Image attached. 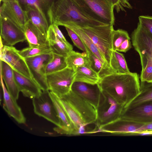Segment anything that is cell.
<instances>
[{
  "label": "cell",
  "instance_id": "1",
  "mask_svg": "<svg viewBox=\"0 0 152 152\" xmlns=\"http://www.w3.org/2000/svg\"><path fill=\"white\" fill-rule=\"evenodd\" d=\"M101 91L104 92L118 103L126 107L139 94L140 77L137 73H113L101 79L97 84Z\"/></svg>",
  "mask_w": 152,
  "mask_h": 152
},
{
  "label": "cell",
  "instance_id": "2",
  "mask_svg": "<svg viewBox=\"0 0 152 152\" xmlns=\"http://www.w3.org/2000/svg\"><path fill=\"white\" fill-rule=\"evenodd\" d=\"M58 99L72 125L73 135L86 133V126L96 123V109L72 90Z\"/></svg>",
  "mask_w": 152,
  "mask_h": 152
},
{
  "label": "cell",
  "instance_id": "3",
  "mask_svg": "<svg viewBox=\"0 0 152 152\" xmlns=\"http://www.w3.org/2000/svg\"><path fill=\"white\" fill-rule=\"evenodd\" d=\"M49 24L79 28L107 25L89 18L72 0H55L47 13Z\"/></svg>",
  "mask_w": 152,
  "mask_h": 152
},
{
  "label": "cell",
  "instance_id": "4",
  "mask_svg": "<svg viewBox=\"0 0 152 152\" xmlns=\"http://www.w3.org/2000/svg\"><path fill=\"white\" fill-rule=\"evenodd\" d=\"M131 39L140 58L141 82H152V35L138 23L131 34Z\"/></svg>",
  "mask_w": 152,
  "mask_h": 152
},
{
  "label": "cell",
  "instance_id": "5",
  "mask_svg": "<svg viewBox=\"0 0 152 152\" xmlns=\"http://www.w3.org/2000/svg\"><path fill=\"white\" fill-rule=\"evenodd\" d=\"M86 15L106 25L113 26L114 7L109 0H72Z\"/></svg>",
  "mask_w": 152,
  "mask_h": 152
},
{
  "label": "cell",
  "instance_id": "6",
  "mask_svg": "<svg viewBox=\"0 0 152 152\" xmlns=\"http://www.w3.org/2000/svg\"><path fill=\"white\" fill-rule=\"evenodd\" d=\"M79 28L90 38L98 48L108 66L110 67L112 34L114 29L113 26L107 25Z\"/></svg>",
  "mask_w": 152,
  "mask_h": 152
},
{
  "label": "cell",
  "instance_id": "7",
  "mask_svg": "<svg viewBox=\"0 0 152 152\" xmlns=\"http://www.w3.org/2000/svg\"><path fill=\"white\" fill-rule=\"evenodd\" d=\"M101 91L100 101L96 109V124L98 128L120 118L124 108L123 105L109 94Z\"/></svg>",
  "mask_w": 152,
  "mask_h": 152
},
{
  "label": "cell",
  "instance_id": "8",
  "mask_svg": "<svg viewBox=\"0 0 152 152\" xmlns=\"http://www.w3.org/2000/svg\"><path fill=\"white\" fill-rule=\"evenodd\" d=\"M75 74L73 68L67 67L62 70L46 75L49 91L58 98H62L71 90Z\"/></svg>",
  "mask_w": 152,
  "mask_h": 152
},
{
  "label": "cell",
  "instance_id": "9",
  "mask_svg": "<svg viewBox=\"0 0 152 152\" xmlns=\"http://www.w3.org/2000/svg\"><path fill=\"white\" fill-rule=\"evenodd\" d=\"M34 113L59 126L60 122L49 90L42 91L39 96L32 99Z\"/></svg>",
  "mask_w": 152,
  "mask_h": 152
},
{
  "label": "cell",
  "instance_id": "10",
  "mask_svg": "<svg viewBox=\"0 0 152 152\" xmlns=\"http://www.w3.org/2000/svg\"><path fill=\"white\" fill-rule=\"evenodd\" d=\"M52 52L25 58L33 79L42 91L49 90L43 67L51 59Z\"/></svg>",
  "mask_w": 152,
  "mask_h": 152
},
{
  "label": "cell",
  "instance_id": "11",
  "mask_svg": "<svg viewBox=\"0 0 152 152\" xmlns=\"http://www.w3.org/2000/svg\"><path fill=\"white\" fill-rule=\"evenodd\" d=\"M98 128L100 132L122 135H132L146 130L145 124L120 118Z\"/></svg>",
  "mask_w": 152,
  "mask_h": 152
},
{
  "label": "cell",
  "instance_id": "12",
  "mask_svg": "<svg viewBox=\"0 0 152 152\" xmlns=\"http://www.w3.org/2000/svg\"><path fill=\"white\" fill-rule=\"evenodd\" d=\"M0 60L7 63L21 74L33 79L25 59L20 54L19 50L13 46L4 45L0 50Z\"/></svg>",
  "mask_w": 152,
  "mask_h": 152
},
{
  "label": "cell",
  "instance_id": "13",
  "mask_svg": "<svg viewBox=\"0 0 152 152\" xmlns=\"http://www.w3.org/2000/svg\"><path fill=\"white\" fill-rule=\"evenodd\" d=\"M0 7V16L6 18L23 30L29 20L26 11L17 0H3Z\"/></svg>",
  "mask_w": 152,
  "mask_h": 152
},
{
  "label": "cell",
  "instance_id": "14",
  "mask_svg": "<svg viewBox=\"0 0 152 152\" xmlns=\"http://www.w3.org/2000/svg\"><path fill=\"white\" fill-rule=\"evenodd\" d=\"M1 39L4 45L13 46L26 40L24 30L7 18L0 16Z\"/></svg>",
  "mask_w": 152,
  "mask_h": 152
},
{
  "label": "cell",
  "instance_id": "15",
  "mask_svg": "<svg viewBox=\"0 0 152 152\" xmlns=\"http://www.w3.org/2000/svg\"><path fill=\"white\" fill-rule=\"evenodd\" d=\"M120 118L142 124L152 123V101L124 108Z\"/></svg>",
  "mask_w": 152,
  "mask_h": 152
},
{
  "label": "cell",
  "instance_id": "16",
  "mask_svg": "<svg viewBox=\"0 0 152 152\" xmlns=\"http://www.w3.org/2000/svg\"><path fill=\"white\" fill-rule=\"evenodd\" d=\"M71 90L96 109L101 95V91L97 84L92 85L82 82H75L72 86Z\"/></svg>",
  "mask_w": 152,
  "mask_h": 152
},
{
  "label": "cell",
  "instance_id": "17",
  "mask_svg": "<svg viewBox=\"0 0 152 152\" xmlns=\"http://www.w3.org/2000/svg\"><path fill=\"white\" fill-rule=\"evenodd\" d=\"M1 75V74H0ZM1 85L3 96V107L8 115L13 118L19 124H25V118L20 107L17 104L16 100L8 92L5 86L2 75H0Z\"/></svg>",
  "mask_w": 152,
  "mask_h": 152
},
{
  "label": "cell",
  "instance_id": "18",
  "mask_svg": "<svg viewBox=\"0 0 152 152\" xmlns=\"http://www.w3.org/2000/svg\"><path fill=\"white\" fill-rule=\"evenodd\" d=\"M15 80L20 92L26 97L32 99L42 91L33 79L28 78L13 69Z\"/></svg>",
  "mask_w": 152,
  "mask_h": 152
},
{
  "label": "cell",
  "instance_id": "19",
  "mask_svg": "<svg viewBox=\"0 0 152 152\" xmlns=\"http://www.w3.org/2000/svg\"><path fill=\"white\" fill-rule=\"evenodd\" d=\"M50 94L53 101L58 116L60 124L54 128V130L62 134L73 135L74 130L68 117L60 103L58 98L52 92Z\"/></svg>",
  "mask_w": 152,
  "mask_h": 152
},
{
  "label": "cell",
  "instance_id": "20",
  "mask_svg": "<svg viewBox=\"0 0 152 152\" xmlns=\"http://www.w3.org/2000/svg\"><path fill=\"white\" fill-rule=\"evenodd\" d=\"M24 31L29 47H41L49 46L47 37L44 35L30 20L26 24Z\"/></svg>",
  "mask_w": 152,
  "mask_h": 152
},
{
  "label": "cell",
  "instance_id": "21",
  "mask_svg": "<svg viewBox=\"0 0 152 152\" xmlns=\"http://www.w3.org/2000/svg\"><path fill=\"white\" fill-rule=\"evenodd\" d=\"M0 74L8 92L14 99L17 100L20 91L15 80L13 69L7 63L1 60H0Z\"/></svg>",
  "mask_w": 152,
  "mask_h": 152
},
{
  "label": "cell",
  "instance_id": "22",
  "mask_svg": "<svg viewBox=\"0 0 152 152\" xmlns=\"http://www.w3.org/2000/svg\"><path fill=\"white\" fill-rule=\"evenodd\" d=\"M47 37L53 53L66 56L73 50L72 45L63 42L53 31L51 25L47 31Z\"/></svg>",
  "mask_w": 152,
  "mask_h": 152
},
{
  "label": "cell",
  "instance_id": "23",
  "mask_svg": "<svg viewBox=\"0 0 152 152\" xmlns=\"http://www.w3.org/2000/svg\"><path fill=\"white\" fill-rule=\"evenodd\" d=\"M131 39L127 31L114 29L112 34V50L126 53L132 47Z\"/></svg>",
  "mask_w": 152,
  "mask_h": 152
},
{
  "label": "cell",
  "instance_id": "24",
  "mask_svg": "<svg viewBox=\"0 0 152 152\" xmlns=\"http://www.w3.org/2000/svg\"><path fill=\"white\" fill-rule=\"evenodd\" d=\"M75 70L76 74L74 82H80L95 85L101 80L98 74L88 64L79 67Z\"/></svg>",
  "mask_w": 152,
  "mask_h": 152
},
{
  "label": "cell",
  "instance_id": "25",
  "mask_svg": "<svg viewBox=\"0 0 152 152\" xmlns=\"http://www.w3.org/2000/svg\"><path fill=\"white\" fill-rule=\"evenodd\" d=\"M22 7L24 9L28 7L35 8L39 12L47 25L49 24L47 13L55 0H18Z\"/></svg>",
  "mask_w": 152,
  "mask_h": 152
},
{
  "label": "cell",
  "instance_id": "26",
  "mask_svg": "<svg viewBox=\"0 0 152 152\" xmlns=\"http://www.w3.org/2000/svg\"><path fill=\"white\" fill-rule=\"evenodd\" d=\"M85 45V44H84ZM86 52H84L89 67L95 72L101 79L105 76L115 73L111 69H106L98 58L85 45Z\"/></svg>",
  "mask_w": 152,
  "mask_h": 152
},
{
  "label": "cell",
  "instance_id": "27",
  "mask_svg": "<svg viewBox=\"0 0 152 152\" xmlns=\"http://www.w3.org/2000/svg\"><path fill=\"white\" fill-rule=\"evenodd\" d=\"M75 31L91 51L100 60L106 69H112L107 64L103 56L90 38L80 28L75 26L68 27Z\"/></svg>",
  "mask_w": 152,
  "mask_h": 152
},
{
  "label": "cell",
  "instance_id": "28",
  "mask_svg": "<svg viewBox=\"0 0 152 152\" xmlns=\"http://www.w3.org/2000/svg\"><path fill=\"white\" fill-rule=\"evenodd\" d=\"M27 13L28 19L45 36L47 37L49 26L47 25L41 14L37 9L28 7L24 10Z\"/></svg>",
  "mask_w": 152,
  "mask_h": 152
},
{
  "label": "cell",
  "instance_id": "29",
  "mask_svg": "<svg viewBox=\"0 0 152 152\" xmlns=\"http://www.w3.org/2000/svg\"><path fill=\"white\" fill-rule=\"evenodd\" d=\"M110 66L115 73L129 74L130 71L124 55L116 51H112Z\"/></svg>",
  "mask_w": 152,
  "mask_h": 152
},
{
  "label": "cell",
  "instance_id": "30",
  "mask_svg": "<svg viewBox=\"0 0 152 152\" xmlns=\"http://www.w3.org/2000/svg\"><path fill=\"white\" fill-rule=\"evenodd\" d=\"M151 101H152V82H141L139 94L124 108L133 107L142 103Z\"/></svg>",
  "mask_w": 152,
  "mask_h": 152
},
{
  "label": "cell",
  "instance_id": "31",
  "mask_svg": "<svg viewBox=\"0 0 152 152\" xmlns=\"http://www.w3.org/2000/svg\"><path fill=\"white\" fill-rule=\"evenodd\" d=\"M53 53L52 58L43 67V72L46 75L62 70L67 67L66 56Z\"/></svg>",
  "mask_w": 152,
  "mask_h": 152
},
{
  "label": "cell",
  "instance_id": "32",
  "mask_svg": "<svg viewBox=\"0 0 152 152\" xmlns=\"http://www.w3.org/2000/svg\"><path fill=\"white\" fill-rule=\"evenodd\" d=\"M67 67L75 70L77 68L88 64L84 52L80 53L73 50L66 56Z\"/></svg>",
  "mask_w": 152,
  "mask_h": 152
},
{
  "label": "cell",
  "instance_id": "33",
  "mask_svg": "<svg viewBox=\"0 0 152 152\" xmlns=\"http://www.w3.org/2000/svg\"><path fill=\"white\" fill-rule=\"evenodd\" d=\"M52 52L49 46L41 47H29L19 50L20 54L25 58Z\"/></svg>",
  "mask_w": 152,
  "mask_h": 152
},
{
  "label": "cell",
  "instance_id": "34",
  "mask_svg": "<svg viewBox=\"0 0 152 152\" xmlns=\"http://www.w3.org/2000/svg\"><path fill=\"white\" fill-rule=\"evenodd\" d=\"M65 28L74 45L79 49L86 52V49L84 44L77 34L69 27H65Z\"/></svg>",
  "mask_w": 152,
  "mask_h": 152
},
{
  "label": "cell",
  "instance_id": "35",
  "mask_svg": "<svg viewBox=\"0 0 152 152\" xmlns=\"http://www.w3.org/2000/svg\"><path fill=\"white\" fill-rule=\"evenodd\" d=\"M117 12L125 11V8L132 9V7L128 0H109Z\"/></svg>",
  "mask_w": 152,
  "mask_h": 152
},
{
  "label": "cell",
  "instance_id": "36",
  "mask_svg": "<svg viewBox=\"0 0 152 152\" xmlns=\"http://www.w3.org/2000/svg\"><path fill=\"white\" fill-rule=\"evenodd\" d=\"M139 20L140 25L152 35V17L140 16Z\"/></svg>",
  "mask_w": 152,
  "mask_h": 152
},
{
  "label": "cell",
  "instance_id": "37",
  "mask_svg": "<svg viewBox=\"0 0 152 152\" xmlns=\"http://www.w3.org/2000/svg\"><path fill=\"white\" fill-rule=\"evenodd\" d=\"M51 25L52 29L56 35L65 43L69 44V43L66 40L63 34L58 28V26L56 24H52Z\"/></svg>",
  "mask_w": 152,
  "mask_h": 152
},
{
  "label": "cell",
  "instance_id": "38",
  "mask_svg": "<svg viewBox=\"0 0 152 152\" xmlns=\"http://www.w3.org/2000/svg\"><path fill=\"white\" fill-rule=\"evenodd\" d=\"M149 132L150 135H152V130H149Z\"/></svg>",
  "mask_w": 152,
  "mask_h": 152
},
{
  "label": "cell",
  "instance_id": "39",
  "mask_svg": "<svg viewBox=\"0 0 152 152\" xmlns=\"http://www.w3.org/2000/svg\"><path fill=\"white\" fill-rule=\"evenodd\" d=\"M3 0H1V1H2Z\"/></svg>",
  "mask_w": 152,
  "mask_h": 152
}]
</instances>
